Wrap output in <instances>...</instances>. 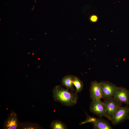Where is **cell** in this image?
<instances>
[{"mask_svg": "<svg viewBox=\"0 0 129 129\" xmlns=\"http://www.w3.org/2000/svg\"><path fill=\"white\" fill-rule=\"evenodd\" d=\"M54 101L59 102L64 105L71 107L77 103L78 97L76 92L69 91L60 85L55 86L53 91Z\"/></svg>", "mask_w": 129, "mask_h": 129, "instance_id": "cell-1", "label": "cell"}, {"mask_svg": "<svg viewBox=\"0 0 129 129\" xmlns=\"http://www.w3.org/2000/svg\"><path fill=\"white\" fill-rule=\"evenodd\" d=\"M129 117V106H121L113 114L110 121L113 125H116L128 119Z\"/></svg>", "mask_w": 129, "mask_h": 129, "instance_id": "cell-2", "label": "cell"}, {"mask_svg": "<svg viewBox=\"0 0 129 129\" xmlns=\"http://www.w3.org/2000/svg\"><path fill=\"white\" fill-rule=\"evenodd\" d=\"M89 109L91 112L100 118L103 116L109 119L105 103L100 99L92 100L89 106Z\"/></svg>", "mask_w": 129, "mask_h": 129, "instance_id": "cell-3", "label": "cell"}, {"mask_svg": "<svg viewBox=\"0 0 129 129\" xmlns=\"http://www.w3.org/2000/svg\"><path fill=\"white\" fill-rule=\"evenodd\" d=\"M85 121L82 124L87 123H92L93 128L94 129H112L113 128L107 121L100 118L92 117L88 115Z\"/></svg>", "mask_w": 129, "mask_h": 129, "instance_id": "cell-4", "label": "cell"}, {"mask_svg": "<svg viewBox=\"0 0 129 129\" xmlns=\"http://www.w3.org/2000/svg\"><path fill=\"white\" fill-rule=\"evenodd\" d=\"M104 100L113 97L118 88L114 84L109 81H102L100 82Z\"/></svg>", "mask_w": 129, "mask_h": 129, "instance_id": "cell-5", "label": "cell"}, {"mask_svg": "<svg viewBox=\"0 0 129 129\" xmlns=\"http://www.w3.org/2000/svg\"><path fill=\"white\" fill-rule=\"evenodd\" d=\"M20 123L17 114L13 110H12L4 122L3 129H19Z\"/></svg>", "mask_w": 129, "mask_h": 129, "instance_id": "cell-6", "label": "cell"}, {"mask_svg": "<svg viewBox=\"0 0 129 129\" xmlns=\"http://www.w3.org/2000/svg\"><path fill=\"white\" fill-rule=\"evenodd\" d=\"M113 97L121 104L129 105V90L124 87H118Z\"/></svg>", "mask_w": 129, "mask_h": 129, "instance_id": "cell-7", "label": "cell"}, {"mask_svg": "<svg viewBox=\"0 0 129 129\" xmlns=\"http://www.w3.org/2000/svg\"><path fill=\"white\" fill-rule=\"evenodd\" d=\"M106 109L107 114L110 120L112 115L118 108L122 106L113 97L104 100Z\"/></svg>", "mask_w": 129, "mask_h": 129, "instance_id": "cell-8", "label": "cell"}, {"mask_svg": "<svg viewBox=\"0 0 129 129\" xmlns=\"http://www.w3.org/2000/svg\"><path fill=\"white\" fill-rule=\"evenodd\" d=\"M89 92L91 99L92 100L100 99L102 98V93L100 84L96 81L91 84Z\"/></svg>", "mask_w": 129, "mask_h": 129, "instance_id": "cell-9", "label": "cell"}, {"mask_svg": "<svg viewBox=\"0 0 129 129\" xmlns=\"http://www.w3.org/2000/svg\"><path fill=\"white\" fill-rule=\"evenodd\" d=\"M74 76L68 75L64 77L61 81L62 85L66 87L67 89L73 92H76L73 87V80Z\"/></svg>", "mask_w": 129, "mask_h": 129, "instance_id": "cell-10", "label": "cell"}, {"mask_svg": "<svg viewBox=\"0 0 129 129\" xmlns=\"http://www.w3.org/2000/svg\"><path fill=\"white\" fill-rule=\"evenodd\" d=\"M19 129H41L43 128L40 125L30 122H26L20 123Z\"/></svg>", "mask_w": 129, "mask_h": 129, "instance_id": "cell-11", "label": "cell"}, {"mask_svg": "<svg viewBox=\"0 0 129 129\" xmlns=\"http://www.w3.org/2000/svg\"><path fill=\"white\" fill-rule=\"evenodd\" d=\"M52 129H67V127L66 125L61 121L58 120L53 121L50 125Z\"/></svg>", "mask_w": 129, "mask_h": 129, "instance_id": "cell-12", "label": "cell"}, {"mask_svg": "<svg viewBox=\"0 0 129 129\" xmlns=\"http://www.w3.org/2000/svg\"><path fill=\"white\" fill-rule=\"evenodd\" d=\"M73 83L76 88V92L77 93L81 92L83 88V84L80 78L74 76L73 80Z\"/></svg>", "mask_w": 129, "mask_h": 129, "instance_id": "cell-13", "label": "cell"}, {"mask_svg": "<svg viewBox=\"0 0 129 129\" xmlns=\"http://www.w3.org/2000/svg\"><path fill=\"white\" fill-rule=\"evenodd\" d=\"M97 17L95 16H92L91 18V20L95 22L96 21Z\"/></svg>", "mask_w": 129, "mask_h": 129, "instance_id": "cell-14", "label": "cell"}, {"mask_svg": "<svg viewBox=\"0 0 129 129\" xmlns=\"http://www.w3.org/2000/svg\"><path fill=\"white\" fill-rule=\"evenodd\" d=\"M30 53L29 52H28L27 53V54H30Z\"/></svg>", "mask_w": 129, "mask_h": 129, "instance_id": "cell-15", "label": "cell"}, {"mask_svg": "<svg viewBox=\"0 0 129 129\" xmlns=\"http://www.w3.org/2000/svg\"><path fill=\"white\" fill-rule=\"evenodd\" d=\"M128 119L129 120V118H128Z\"/></svg>", "mask_w": 129, "mask_h": 129, "instance_id": "cell-16", "label": "cell"}]
</instances>
